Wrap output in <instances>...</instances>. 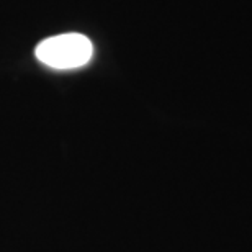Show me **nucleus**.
<instances>
[{
	"label": "nucleus",
	"mask_w": 252,
	"mask_h": 252,
	"mask_svg": "<svg viewBox=\"0 0 252 252\" xmlns=\"http://www.w3.org/2000/svg\"><path fill=\"white\" fill-rule=\"evenodd\" d=\"M39 63L53 69H77L94 56L92 41L80 33H65L43 39L34 49Z\"/></svg>",
	"instance_id": "obj_1"
}]
</instances>
